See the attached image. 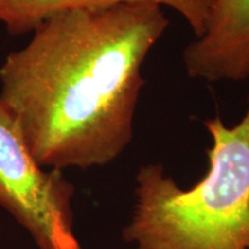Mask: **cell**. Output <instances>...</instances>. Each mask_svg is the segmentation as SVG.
Masks as SVG:
<instances>
[{
    "label": "cell",
    "mask_w": 249,
    "mask_h": 249,
    "mask_svg": "<svg viewBox=\"0 0 249 249\" xmlns=\"http://www.w3.org/2000/svg\"><path fill=\"white\" fill-rule=\"evenodd\" d=\"M161 6L58 12L0 67V104L42 167L103 166L133 140L142 65L169 27Z\"/></svg>",
    "instance_id": "6da1fadb"
},
{
    "label": "cell",
    "mask_w": 249,
    "mask_h": 249,
    "mask_svg": "<svg viewBox=\"0 0 249 249\" xmlns=\"http://www.w3.org/2000/svg\"><path fill=\"white\" fill-rule=\"evenodd\" d=\"M209 171L189 189L148 164L136 176L135 208L124 229L138 249H249V98L244 119L204 121Z\"/></svg>",
    "instance_id": "7a4b0ae2"
},
{
    "label": "cell",
    "mask_w": 249,
    "mask_h": 249,
    "mask_svg": "<svg viewBox=\"0 0 249 249\" xmlns=\"http://www.w3.org/2000/svg\"><path fill=\"white\" fill-rule=\"evenodd\" d=\"M74 186L60 170L44 171L22 130L0 104V205L39 249H80L73 233Z\"/></svg>",
    "instance_id": "3957f363"
},
{
    "label": "cell",
    "mask_w": 249,
    "mask_h": 249,
    "mask_svg": "<svg viewBox=\"0 0 249 249\" xmlns=\"http://www.w3.org/2000/svg\"><path fill=\"white\" fill-rule=\"evenodd\" d=\"M189 77L242 81L249 77V0H214L205 33L187 46Z\"/></svg>",
    "instance_id": "277c9868"
},
{
    "label": "cell",
    "mask_w": 249,
    "mask_h": 249,
    "mask_svg": "<svg viewBox=\"0 0 249 249\" xmlns=\"http://www.w3.org/2000/svg\"><path fill=\"white\" fill-rule=\"evenodd\" d=\"M120 2H151L173 8L185 18L196 37H201L209 23L214 0H0V22L11 35H23L58 12Z\"/></svg>",
    "instance_id": "5b68a950"
}]
</instances>
